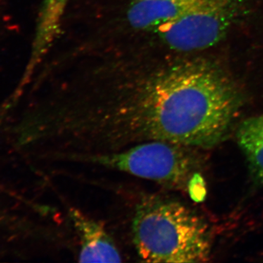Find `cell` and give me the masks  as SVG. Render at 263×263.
<instances>
[{
	"label": "cell",
	"mask_w": 263,
	"mask_h": 263,
	"mask_svg": "<svg viewBox=\"0 0 263 263\" xmlns=\"http://www.w3.org/2000/svg\"><path fill=\"white\" fill-rule=\"evenodd\" d=\"M138 103L151 141L209 148L228 135L242 95L219 67L194 60L168 69L139 90Z\"/></svg>",
	"instance_id": "obj_1"
},
{
	"label": "cell",
	"mask_w": 263,
	"mask_h": 263,
	"mask_svg": "<svg viewBox=\"0 0 263 263\" xmlns=\"http://www.w3.org/2000/svg\"><path fill=\"white\" fill-rule=\"evenodd\" d=\"M133 245L143 262H205L212 252L206 223L175 200L150 195L138 202L132 222Z\"/></svg>",
	"instance_id": "obj_2"
},
{
	"label": "cell",
	"mask_w": 263,
	"mask_h": 263,
	"mask_svg": "<svg viewBox=\"0 0 263 263\" xmlns=\"http://www.w3.org/2000/svg\"><path fill=\"white\" fill-rule=\"evenodd\" d=\"M189 147L164 141H150L84 161L175 187H187L195 162Z\"/></svg>",
	"instance_id": "obj_3"
},
{
	"label": "cell",
	"mask_w": 263,
	"mask_h": 263,
	"mask_svg": "<svg viewBox=\"0 0 263 263\" xmlns=\"http://www.w3.org/2000/svg\"><path fill=\"white\" fill-rule=\"evenodd\" d=\"M247 0H202L159 29L166 44L182 52L201 51L228 34L245 12Z\"/></svg>",
	"instance_id": "obj_4"
},
{
	"label": "cell",
	"mask_w": 263,
	"mask_h": 263,
	"mask_svg": "<svg viewBox=\"0 0 263 263\" xmlns=\"http://www.w3.org/2000/svg\"><path fill=\"white\" fill-rule=\"evenodd\" d=\"M70 217L79 242L80 262H121L122 256L103 224L78 209H70Z\"/></svg>",
	"instance_id": "obj_5"
},
{
	"label": "cell",
	"mask_w": 263,
	"mask_h": 263,
	"mask_svg": "<svg viewBox=\"0 0 263 263\" xmlns=\"http://www.w3.org/2000/svg\"><path fill=\"white\" fill-rule=\"evenodd\" d=\"M69 0H43L37 20L29 62L24 69L13 98H18L32 79L34 70L51 48L59 32L62 14Z\"/></svg>",
	"instance_id": "obj_6"
},
{
	"label": "cell",
	"mask_w": 263,
	"mask_h": 263,
	"mask_svg": "<svg viewBox=\"0 0 263 263\" xmlns=\"http://www.w3.org/2000/svg\"><path fill=\"white\" fill-rule=\"evenodd\" d=\"M202 0H136L127 13L136 29H160L184 15Z\"/></svg>",
	"instance_id": "obj_7"
},
{
	"label": "cell",
	"mask_w": 263,
	"mask_h": 263,
	"mask_svg": "<svg viewBox=\"0 0 263 263\" xmlns=\"http://www.w3.org/2000/svg\"><path fill=\"white\" fill-rule=\"evenodd\" d=\"M237 141L248 162L254 181L263 184V115L251 117L240 124Z\"/></svg>",
	"instance_id": "obj_8"
},
{
	"label": "cell",
	"mask_w": 263,
	"mask_h": 263,
	"mask_svg": "<svg viewBox=\"0 0 263 263\" xmlns=\"http://www.w3.org/2000/svg\"><path fill=\"white\" fill-rule=\"evenodd\" d=\"M0 2H1V0H0Z\"/></svg>",
	"instance_id": "obj_9"
}]
</instances>
